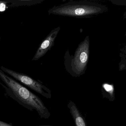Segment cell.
I'll list each match as a JSON object with an SVG mask.
<instances>
[{"label": "cell", "mask_w": 126, "mask_h": 126, "mask_svg": "<svg viewBox=\"0 0 126 126\" xmlns=\"http://www.w3.org/2000/svg\"><path fill=\"white\" fill-rule=\"evenodd\" d=\"M0 78L6 85L0 82L7 95L31 111L35 110L41 118L47 119L50 113L41 99L20 83L6 75L0 69Z\"/></svg>", "instance_id": "1"}, {"label": "cell", "mask_w": 126, "mask_h": 126, "mask_svg": "<svg viewBox=\"0 0 126 126\" xmlns=\"http://www.w3.org/2000/svg\"><path fill=\"white\" fill-rule=\"evenodd\" d=\"M104 6L88 1L71 2L53 7L48 11L49 14L75 18H89L105 12Z\"/></svg>", "instance_id": "2"}, {"label": "cell", "mask_w": 126, "mask_h": 126, "mask_svg": "<svg viewBox=\"0 0 126 126\" xmlns=\"http://www.w3.org/2000/svg\"><path fill=\"white\" fill-rule=\"evenodd\" d=\"M1 70L4 73L12 77L15 79L46 98H51L52 95L50 90L40 82L32 79L28 75L17 73L3 66H1Z\"/></svg>", "instance_id": "3"}, {"label": "cell", "mask_w": 126, "mask_h": 126, "mask_svg": "<svg viewBox=\"0 0 126 126\" xmlns=\"http://www.w3.org/2000/svg\"><path fill=\"white\" fill-rule=\"evenodd\" d=\"M57 31H52L45 39L37 49L35 55L32 59L33 61H36L43 56L52 46L56 38Z\"/></svg>", "instance_id": "4"}, {"label": "cell", "mask_w": 126, "mask_h": 126, "mask_svg": "<svg viewBox=\"0 0 126 126\" xmlns=\"http://www.w3.org/2000/svg\"><path fill=\"white\" fill-rule=\"evenodd\" d=\"M76 126H87L85 119L73 102L70 100L67 104Z\"/></svg>", "instance_id": "5"}, {"label": "cell", "mask_w": 126, "mask_h": 126, "mask_svg": "<svg viewBox=\"0 0 126 126\" xmlns=\"http://www.w3.org/2000/svg\"><path fill=\"white\" fill-rule=\"evenodd\" d=\"M6 2L0 1V12H3L6 10Z\"/></svg>", "instance_id": "6"}, {"label": "cell", "mask_w": 126, "mask_h": 126, "mask_svg": "<svg viewBox=\"0 0 126 126\" xmlns=\"http://www.w3.org/2000/svg\"><path fill=\"white\" fill-rule=\"evenodd\" d=\"M0 126H14L11 124H8L6 122L0 121Z\"/></svg>", "instance_id": "7"}, {"label": "cell", "mask_w": 126, "mask_h": 126, "mask_svg": "<svg viewBox=\"0 0 126 126\" xmlns=\"http://www.w3.org/2000/svg\"><path fill=\"white\" fill-rule=\"evenodd\" d=\"M53 126L52 125H37V126Z\"/></svg>", "instance_id": "8"}]
</instances>
